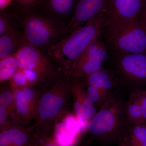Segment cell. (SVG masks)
I'll return each instance as SVG.
<instances>
[{"label": "cell", "instance_id": "6da1fadb", "mask_svg": "<svg viewBox=\"0 0 146 146\" xmlns=\"http://www.w3.org/2000/svg\"><path fill=\"white\" fill-rule=\"evenodd\" d=\"M107 21V15L103 11L50 48L49 54L64 73L71 75L79 59L87 48L102 36Z\"/></svg>", "mask_w": 146, "mask_h": 146}, {"label": "cell", "instance_id": "7a4b0ae2", "mask_svg": "<svg viewBox=\"0 0 146 146\" xmlns=\"http://www.w3.org/2000/svg\"><path fill=\"white\" fill-rule=\"evenodd\" d=\"M71 75L49 78L39 90L35 125L42 136H48V132L54 129L57 120L68 112V105L71 97Z\"/></svg>", "mask_w": 146, "mask_h": 146}, {"label": "cell", "instance_id": "3957f363", "mask_svg": "<svg viewBox=\"0 0 146 146\" xmlns=\"http://www.w3.org/2000/svg\"><path fill=\"white\" fill-rule=\"evenodd\" d=\"M132 125L127 118L125 103L112 94L89 121L86 130L95 141L110 145L123 141Z\"/></svg>", "mask_w": 146, "mask_h": 146}, {"label": "cell", "instance_id": "277c9868", "mask_svg": "<svg viewBox=\"0 0 146 146\" xmlns=\"http://www.w3.org/2000/svg\"><path fill=\"white\" fill-rule=\"evenodd\" d=\"M102 35L117 52L146 54V30L138 18L107 23Z\"/></svg>", "mask_w": 146, "mask_h": 146}, {"label": "cell", "instance_id": "5b68a950", "mask_svg": "<svg viewBox=\"0 0 146 146\" xmlns=\"http://www.w3.org/2000/svg\"><path fill=\"white\" fill-rule=\"evenodd\" d=\"M115 75L120 83L131 91L146 84V54L117 52Z\"/></svg>", "mask_w": 146, "mask_h": 146}, {"label": "cell", "instance_id": "8992f818", "mask_svg": "<svg viewBox=\"0 0 146 146\" xmlns=\"http://www.w3.org/2000/svg\"><path fill=\"white\" fill-rule=\"evenodd\" d=\"M25 41L35 46L49 44L59 33V28L53 21L38 15L27 16L23 22Z\"/></svg>", "mask_w": 146, "mask_h": 146}, {"label": "cell", "instance_id": "52a82bcc", "mask_svg": "<svg viewBox=\"0 0 146 146\" xmlns=\"http://www.w3.org/2000/svg\"><path fill=\"white\" fill-rule=\"evenodd\" d=\"M15 54L19 68L36 72L42 81L55 76L51 63L33 45L25 42Z\"/></svg>", "mask_w": 146, "mask_h": 146}, {"label": "cell", "instance_id": "ba28073f", "mask_svg": "<svg viewBox=\"0 0 146 146\" xmlns=\"http://www.w3.org/2000/svg\"><path fill=\"white\" fill-rule=\"evenodd\" d=\"M107 47L102 36L97 38L79 59L71 77L84 78L102 68L107 56Z\"/></svg>", "mask_w": 146, "mask_h": 146}, {"label": "cell", "instance_id": "9c48e42d", "mask_svg": "<svg viewBox=\"0 0 146 146\" xmlns=\"http://www.w3.org/2000/svg\"><path fill=\"white\" fill-rule=\"evenodd\" d=\"M109 0H78L68 25L62 33L67 35L83 26L92 18L104 11Z\"/></svg>", "mask_w": 146, "mask_h": 146}, {"label": "cell", "instance_id": "30bf717a", "mask_svg": "<svg viewBox=\"0 0 146 146\" xmlns=\"http://www.w3.org/2000/svg\"><path fill=\"white\" fill-rule=\"evenodd\" d=\"M70 92L74 114L81 121L89 123L97 111L96 107L88 96L83 78L71 77Z\"/></svg>", "mask_w": 146, "mask_h": 146}, {"label": "cell", "instance_id": "8fae6325", "mask_svg": "<svg viewBox=\"0 0 146 146\" xmlns=\"http://www.w3.org/2000/svg\"><path fill=\"white\" fill-rule=\"evenodd\" d=\"M146 5V0H109L105 12L107 23L137 19Z\"/></svg>", "mask_w": 146, "mask_h": 146}, {"label": "cell", "instance_id": "7c38bea8", "mask_svg": "<svg viewBox=\"0 0 146 146\" xmlns=\"http://www.w3.org/2000/svg\"><path fill=\"white\" fill-rule=\"evenodd\" d=\"M15 99L17 124L23 126L35 119L36 111L29 103L21 88L12 89Z\"/></svg>", "mask_w": 146, "mask_h": 146}, {"label": "cell", "instance_id": "4fadbf2b", "mask_svg": "<svg viewBox=\"0 0 146 146\" xmlns=\"http://www.w3.org/2000/svg\"><path fill=\"white\" fill-rule=\"evenodd\" d=\"M115 73L102 68L84 79L86 86L101 88L110 93L117 82Z\"/></svg>", "mask_w": 146, "mask_h": 146}, {"label": "cell", "instance_id": "5bb4252c", "mask_svg": "<svg viewBox=\"0 0 146 146\" xmlns=\"http://www.w3.org/2000/svg\"><path fill=\"white\" fill-rule=\"evenodd\" d=\"M25 42L23 35L15 29L0 37V59L15 53Z\"/></svg>", "mask_w": 146, "mask_h": 146}, {"label": "cell", "instance_id": "9a60e30c", "mask_svg": "<svg viewBox=\"0 0 146 146\" xmlns=\"http://www.w3.org/2000/svg\"><path fill=\"white\" fill-rule=\"evenodd\" d=\"M125 110L129 121L133 125L143 124L142 110L136 89L131 91L125 103Z\"/></svg>", "mask_w": 146, "mask_h": 146}, {"label": "cell", "instance_id": "2e32d148", "mask_svg": "<svg viewBox=\"0 0 146 146\" xmlns=\"http://www.w3.org/2000/svg\"><path fill=\"white\" fill-rule=\"evenodd\" d=\"M19 124L13 125L8 131L9 143L8 146H30L32 141L29 132Z\"/></svg>", "mask_w": 146, "mask_h": 146}, {"label": "cell", "instance_id": "e0dca14e", "mask_svg": "<svg viewBox=\"0 0 146 146\" xmlns=\"http://www.w3.org/2000/svg\"><path fill=\"white\" fill-rule=\"evenodd\" d=\"M19 68L15 53L1 59L0 60L1 83L10 80Z\"/></svg>", "mask_w": 146, "mask_h": 146}, {"label": "cell", "instance_id": "ac0fdd59", "mask_svg": "<svg viewBox=\"0 0 146 146\" xmlns=\"http://www.w3.org/2000/svg\"><path fill=\"white\" fill-rule=\"evenodd\" d=\"M123 141L128 146H146V124L132 125Z\"/></svg>", "mask_w": 146, "mask_h": 146}, {"label": "cell", "instance_id": "d6986e66", "mask_svg": "<svg viewBox=\"0 0 146 146\" xmlns=\"http://www.w3.org/2000/svg\"><path fill=\"white\" fill-rule=\"evenodd\" d=\"M0 105L5 108L11 119L12 125L17 124L15 99L13 91L11 89H2L0 94Z\"/></svg>", "mask_w": 146, "mask_h": 146}, {"label": "cell", "instance_id": "ffe728a7", "mask_svg": "<svg viewBox=\"0 0 146 146\" xmlns=\"http://www.w3.org/2000/svg\"><path fill=\"white\" fill-rule=\"evenodd\" d=\"M75 0H48V6L50 10L58 16H65L73 10Z\"/></svg>", "mask_w": 146, "mask_h": 146}, {"label": "cell", "instance_id": "44dd1931", "mask_svg": "<svg viewBox=\"0 0 146 146\" xmlns=\"http://www.w3.org/2000/svg\"><path fill=\"white\" fill-rule=\"evenodd\" d=\"M86 91L92 102L96 107L100 108L113 94L101 88L91 86H86Z\"/></svg>", "mask_w": 146, "mask_h": 146}, {"label": "cell", "instance_id": "7402d4cb", "mask_svg": "<svg viewBox=\"0 0 146 146\" xmlns=\"http://www.w3.org/2000/svg\"><path fill=\"white\" fill-rule=\"evenodd\" d=\"M10 80V87L12 89L23 88L27 86H31L27 80L24 73L20 68H19Z\"/></svg>", "mask_w": 146, "mask_h": 146}, {"label": "cell", "instance_id": "603a6c76", "mask_svg": "<svg viewBox=\"0 0 146 146\" xmlns=\"http://www.w3.org/2000/svg\"><path fill=\"white\" fill-rule=\"evenodd\" d=\"M14 29L11 21L7 14L1 12L0 14V36L8 33Z\"/></svg>", "mask_w": 146, "mask_h": 146}, {"label": "cell", "instance_id": "cb8c5ba5", "mask_svg": "<svg viewBox=\"0 0 146 146\" xmlns=\"http://www.w3.org/2000/svg\"><path fill=\"white\" fill-rule=\"evenodd\" d=\"M9 116L5 108L0 105V129L1 131L7 130L12 125L9 120Z\"/></svg>", "mask_w": 146, "mask_h": 146}, {"label": "cell", "instance_id": "d4e9b609", "mask_svg": "<svg viewBox=\"0 0 146 146\" xmlns=\"http://www.w3.org/2000/svg\"><path fill=\"white\" fill-rule=\"evenodd\" d=\"M136 90L142 110L143 124H146V90L144 89Z\"/></svg>", "mask_w": 146, "mask_h": 146}, {"label": "cell", "instance_id": "484cf974", "mask_svg": "<svg viewBox=\"0 0 146 146\" xmlns=\"http://www.w3.org/2000/svg\"><path fill=\"white\" fill-rule=\"evenodd\" d=\"M21 69L31 86H35L38 82L42 81L40 77L36 72L27 69Z\"/></svg>", "mask_w": 146, "mask_h": 146}, {"label": "cell", "instance_id": "4316f807", "mask_svg": "<svg viewBox=\"0 0 146 146\" xmlns=\"http://www.w3.org/2000/svg\"><path fill=\"white\" fill-rule=\"evenodd\" d=\"M42 139L39 142H32L30 146H59L54 141L53 138L48 136H41Z\"/></svg>", "mask_w": 146, "mask_h": 146}, {"label": "cell", "instance_id": "83f0119b", "mask_svg": "<svg viewBox=\"0 0 146 146\" xmlns=\"http://www.w3.org/2000/svg\"><path fill=\"white\" fill-rule=\"evenodd\" d=\"M23 7L29 8L37 4L42 0H15Z\"/></svg>", "mask_w": 146, "mask_h": 146}, {"label": "cell", "instance_id": "f1b7e54d", "mask_svg": "<svg viewBox=\"0 0 146 146\" xmlns=\"http://www.w3.org/2000/svg\"><path fill=\"white\" fill-rule=\"evenodd\" d=\"M141 25L146 30V5L138 18Z\"/></svg>", "mask_w": 146, "mask_h": 146}, {"label": "cell", "instance_id": "f546056e", "mask_svg": "<svg viewBox=\"0 0 146 146\" xmlns=\"http://www.w3.org/2000/svg\"><path fill=\"white\" fill-rule=\"evenodd\" d=\"M12 0H0V8L1 10H3L8 6Z\"/></svg>", "mask_w": 146, "mask_h": 146}, {"label": "cell", "instance_id": "4dcf8cb0", "mask_svg": "<svg viewBox=\"0 0 146 146\" xmlns=\"http://www.w3.org/2000/svg\"><path fill=\"white\" fill-rule=\"evenodd\" d=\"M118 146H128L124 141H121L118 143Z\"/></svg>", "mask_w": 146, "mask_h": 146}]
</instances>
